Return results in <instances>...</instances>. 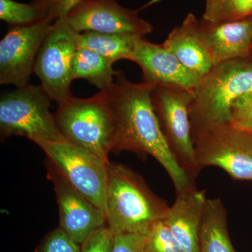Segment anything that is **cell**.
I'll return each mask as SVG.
<instances>
[{"label": "cell", "mask_w": 252, "mask_h": 252, "mask_svg": "<svg viewBox=\"0 0 252 252\" xmlns=\"http://www.w3.org/2000/svg\"><path fill=\"white\" fill-rule=\"evenodd\" d=\"M154 85L131 82L123 71L117 70L114 83L102 91L114 122L112 152L150 155L167 172L177 193L195 183L175 160L162 135L152 103Z\"/></svg>", "instance_id": "obj_1"}, {"label": "cell", "mask_w": 252, "mask_h": 252, "mask_svg": "<svg viewBox=\"0 0 252 252\" xmlns=\"http://www.w3.org/2000/svg\"><path fill=\"white\" fill-rule=\"evenodd\" d=\"M169 207L142 176L123 164L109 162L106 218L113 235H145L154 223L163 220Z\"/></svg>", "instance_id": "obj_2"}, {"label": "cell", "mask_w": 252, "mask_h": 252, "mask_svg": "<svg viewBox=\"0 0 252 252\" xmlns=\"http://www.w3.org/2000/svg\"><path fill=\"white\" fill-rule=\"evenodd\" d=\"M252 91V57L215 64L200 77L189 108L192 138L209 126L229 122L235 99Z\"/></svg>", "instance_id": "obj_3"}, {"label": "cell", "mask_w": 252, "mask_h": 252, "mask_svg": "<svg viewBox=\"0 0 252 252\" xmlns=\"http://www.w3.org/2000/svg\"><path fill=\"white\" fill-rule=\"evenodd\" d=\"M51 101L41 85L28 84L1 94V140L11 136H21L36 144L44 142H67L58 127L54 114L50 112Z\"/></svg>", "instance_id": "obj_4"}, {"label": "cell", "mask_w": 252, "mask_h": 252, "mask_svg": "<svg viewBox=\"0 0 252 252\" xmlns=\"http://www.w3.org/2000/svg\"><path fill=\"white\" fill-rule=\"evenodd\" d=\"M54 117L67 142L109 161L114 126L103 92L99 91L89 98L72 95L58 105Z\"/></svg>", "instance_id": "obj_5"}, {"label": "cell", "mask_w": 252, "mask_h": 252, "mask_svg": "<svg viewBox=\"0 0 252 252\" xmlns=\"http://www.w3.org/2000/svg\"><path fill=\"white\" fill-rule=\"evenodd\" d=\"M193 91L174 84L158 83L152 91V103L164 138L172 155L195 181L201 169L195 155L189 108Z\"/></svg>", "instance_id": "obj_6"}, {"label": "cell", "mask_w": 252, "mask_h": 252, "mask_svg": "<svg viewBox=\"0 0 252 252\" xmlns=\"http://www.w3.org/2000/svg\"><path fill=\"white\" fill-rule=\"evenodd\" d=\"M193 142L201 170L220 167L235 180L252 182V132L222 123L200 131Z\"/></svg>", "instance_id": "obj_7"}, {"label": "cell", "mask_w": 252, "mask_h": 252, "mask_svg": "<svg viewBox=\"0 0 252 252\" xmlns=\"http://www.w3.org/2000/svg\"><path fill=\"white\" fill-rule=\"evenodd\" d=\"M37 145L66 180L106 217L110 162L67 142H44Z\"/></svg>", "instance_id": "obj_8"}, {"label": "cell", "mask_w": 252, "mask_h": 252, "mask_svg": "<svg viewBox=\"0 0 252 252\" xmlns=\"http://www.w3.org/2000/svg\"><path fill=\"white\" fill-rule=\"evenodd\" d=\"M79 34L65 17L58 18L36 57L34 72L41 87L58 105L73 95L72 61L79 47Z\"/></svg>", "instance_id": "obj_9"}, {"label": "cell", "mask_w": 252, "mask_h": 252, "mask_svg": "<svg viewBox=\"0 0 252 252\" xmlns=\"http://www.w3.org/2000/svg\"><path fill=\"white\" fill-rule=\"evenodd\" d=\"M55 21L45 18L33 24L11 27L0 42V84L27 85L44 39Z\"/></svg>", "instance_id": "obj_10"}, {"label": "cell", "mask_w": 252, "mask_h": 252, "mask_svg": "<svg viewBox=\"0 0 252 252\" xmlns=\"http://www.w3.org/2000/svg\"><path fill=\"white\" fill-rule=\"evenodd\" d=\"M140 10L127 9L117 0H84L65 16L78 32L130 33L146 36L154 27L139 16Z\"/></svg>", "instance_id": "obj_11"}, {"label": "cell", "mask_w": 252, "mask_h": 252, "mask_svg": "<svg viewBox=\"0 0 252 252\" xmlns=\"http://www.w3.org/2000/svg\"><path fill=\"white\" fill-rule=\"evenodd\" d=\"M47 178L54 185L59 206L60 228L82 244L96 230L107 225L105 215L74 188L46 159Z\"/></svg>", "instance_id": "obj_12"}, {"label": "cell", "mask_w": 252, "mask_h": 252, "mask_svg": "<svg viewBox=\"0 0 252 252\" xmlns=\"http://www.w3.org/2000/svg\"><path fill=\"white\" fill-rule=\"evenodd\" d=\"M130 61L140 66L142 82L174 84L193 91L200 77L187 69L162 44H154L140 36Z\"/></svg>", "instance_id": "obj_13"}, {"label": "cell", "mask_w": 252, "mask_h": 252, "mask_svg": "<svg viewBox=\"0 0 252 252\" xmlns=\"http://www.w3.org/2000/svg\"><path fill=\"white\" fill-rule=\"evenodd\" d=\"M200 32L214 65L252 57V15L226 22H211L202 18Z\"/></svg>", "instance_id": "obj_14"}, {"label": "cell", "mask_w": 252, "mask_h": 252, "mask_svg": "<svg viewBox=\"0 0 252 252\" xmlns=\"http://www.w3.org/2000/svg\"><path fill=\"white\" fill-rule=\"evenodd\" d=\"M207 199L205 191L195 185L177 192L162 220L185 252H200L199 232Z\"/></svg>", "instance_id": "obj_15"}, {"label": "cell", "mask_w": 252, "mask_h": 252, "mask_svg": "<svg viewBox=\"0 0 252 252\" xmlns=\"http://www.w3.org/2000/svg\"><path fill=\"white\" fill-rule=\"evenodd\" d=\"M162 44L200 78L214 66L211 55L200 35V21L193 14L187 15L182 24L172 30Z\"/></svg>", "instance_id": "obj_16"}, {"label": "cell", "mask_w": 252, "mask_h": 252, "mask_svg": "<svg viewBox=\"0 0 252 252\" xmlns=\"http://www.w3.org/2000/svg\"><path fill=\"white\" fill-rule=\"evenodd\" d=\"M200 252H237L228 234L226 210L220 198L207 199L199 232Z\"/></svg>", "instance_id": "obj_17"}, {"label": "cell", "mask_w": 252, "mask_h": 252, "mask_svg": "<svg viewBox=\"0 0 252 252\" xmlns=\"http://www.w3.org/2000/svg\"><path fill=\"white\" fill-rule=\"evenodd\" d=\"M140 34L130 33H100L84 32L79 35V47L86 48L114 63L120 60H129Z\"/></svg>", "instance_id": "obj_18"}, {"label": "cell", "mask_w": 252, "mask_h": 252, "mask_svg": "<svg viewBox=\"0 0 252 252\" xmlns=\"http://www.w3.org/2000/svg\"><path fill=\"white\" fill-rule=\"evenodd\" d=\"M112 66L94 51L79 46L72 61L73 79H85L100 91H105L114 83L117 74Z\"/></svg>", "instance_id": "obj_19"}, {"label": "cell", "mask_w": 252, "mask_h": 252, "mask_svg": "<svg viewBox=\"0 0 252 252\" xmlns=\"http://www.w3.org/2000/svg\"><path fill=\"white\" fill-rule=\"evenodd\" d=\"M252 15V0H206L202 18L211 22H226Z\"/></svg>", "instance_id": "obj_20"}, {"label": "cell", "mask_w": 252, "mask_h": 252, "mask_svg": "<svg viewBox=\"0 0 252 252\" xmlns=\"http://www.w3.org/2000/svg\"><path fill=\"white\" fill-rule=\"evenodd\" d=\"M0 18L14 27L33 24L47 18L34 2L25 4L14 0H0Z\"/></svg>", "instance_id": "obj_21"}, {"label": "cell", "mask_w": 252, "mask_h": 252, "mask_svg": "<svg viewBox=\"0 0 252 252\" xmlns=\"http://www.w3.org/2000/svg\"><path fill=\"white\" fill-rule=\"evenodd\" d=\"M144 252H185L164 220H159L144 236Z\"/></svg>", "instance_id": "obj_22"}, {"label": "cell", "mask_w": 252, "mask_h": 252, "mask_svg": "<svg viewBox=\"0 0 252 252\" xmlns=\"http://www.w3.org/2000/svg\"><path fill=\"white\" fill-rule=\"evenodd\" d=\"M228 123L239 130L252 132V91L242 94L233 102Z\"/></svg>", "instance_id": "obj_23"}, {"label": "cell", "mask_w": 252, "mask_h": 252, "mask_svg": "<svg viewBox=\"0 0 252 252\" xmlns=\"http://www.w3.org/2000/svg\"><path fill=\"white\" fill-rule=\"evenodd\" d=\"M34 252H81V245L59 227L43 239Z\"/></svg>", "instance_id": "obj_24"}, {"label": "cell", "mask_w": 252, "mask_h": 252, "mask_svg": "<svg viewBox=\"0 0 252 252\" xmlns=\"http://www.w3.org/2000/svg\"><path fill=\"white\" fill-rule=\"evenodd\" d=\"M114 235L110 229L102 227L91 234L81 245V252H112Z\"/></svg>", "instance_id": "obj_25"}, {"label": "cell", "mask_w": 252, "mask_h": 252, "mask_svg": "<svg viewBox=\"0 0 252 252\" xmlns=\"http://www.w3.org/2000/svg\"><path fill=\"white\" fill-rule=\"evenodd\" d=\"M84 0H33L45 14L46 18L56 21L65 17L71 10L74 9Z\"/></svg>", "instance_id": "obj_26"}, {"label": "cell", "mask_w": 252, "mask_h": 252, "mask_svg": "<svg viewBox=\"0 0 252 252\" xmlns=\"http://www.w3.org/2000/svg\"><path fill=\"white\" fill-rule=\"evenodd\" d=\"M145 235L139 233L114 235L112 252H144Z\"/></svg>", "instance_id": "obj_27"}]
</instances>
